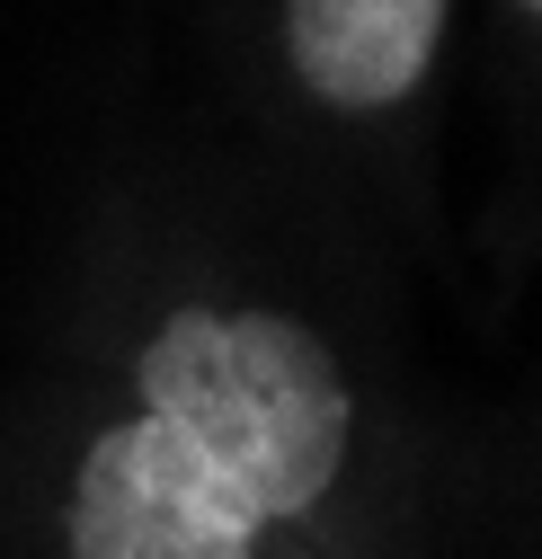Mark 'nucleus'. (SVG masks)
I'll list each match as a JSON object with an SVG mask.
<instances>
[{"mask_svg": "<svg viewBox=\"0 0 542 559\" xmlns=\"http://www.w3.org/2000/svg\"><path fill=\"white\" fill-rule=\"evenodd\" d=\"M356 462L365 400L311 311L178 294L62 427L45 559H311Z\"/></svg>", "mask_w": 542, "mask_h": 559, "instance_id": "obj_1", "label": "nucleus"}, {"mask_svg": "<svg viewBox=\"0 0 542 559\" xmlns=\"http://www.w3.org/2000/svg\"><path fill=\"white\" fill-rule=\"evenodd\" d=\"M453 0H267V53L329 124H400L445 72Z\"/></svg>", "mask_w": 542, "mask_h": 559, "instance_id": "obj_2", "label": "nucleus"}, {"mask_svg": "<svg viewBox=\"0 0 542 559\" xmlns=\"http://www.w3.org/2000/svg\"><path fill=\"white\" fill-rule=\"evenodd\" d=\"M507 10H516V19H525V27H542V0H507Z\"/></svg>", "mask_w": 542, "mask_h": 559, "instance_id": "obj_3", "label": "nucleus"}]
</instances>
